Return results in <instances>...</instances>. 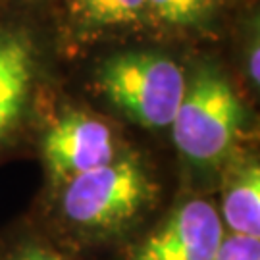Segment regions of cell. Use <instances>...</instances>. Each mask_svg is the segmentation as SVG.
Here are the masks:
<instances>
[{
  "label": "cell",
  "mask_w": 260,
  "mask_h": 260,
  "mask_svg": "<svg viewBox=\"0 0 260 260\" xmlns=\"http://www.w3.org/2000/svg\"><path fill=\"white\" fill-rule=\"evenodd\" d=\"M160 185L149 162L129 149L110 164L94 168L47 191L50 232L64 247L101 249L123 241L158 203Z\"/></svg>",
  "instance_id": "obj_1"
},
{
  "label": "cell",
  "mask_w": 260,
  "mask_h": 260,
  "mask_svg": "<svg viewBox=\"0 0 260 260\" xmlns=\"http://www.w3.org/2000/svg\"><path fill=\"white\" fill-rule=\"evenodd\" d=\"M56 56L47 2L0 0V158L47 120Z\"/></svg>",
  "instance_id": "obj_2"
},
{
  "label": "cell",
  "mask_w": 260,
  "mask_h": 260,
  "mask_svg": "<svg viewBox=\"0 0 260 260\" xmlns=\"http://www.w3.org/2000/svg\"><path fill=\"white\" fill-rule=\"evenodd\" d=\"M187 66L156 45L116 47L91 70L93 91L131 123L170 129L185 93Z\"/></svg>",
  "instance_id": "obj_3"
},
{
  "label": "cell",
  "mask_w": 260,
  "mask_h": 260,
  "mask_svg": "<svg viewBox=\"0 0 260 260\" xmlns=\"http://www.w3.org/2000/svg\"><path fill=\"white\" fill-rule=\"evenodd\" d=\"M245 108L228 72L214 58L187 66L185 93L170 125L177 152L199 172H220L239 149Z\"/></svg>",
  "instance_id": "obj_4"
},
{
  "label": "cell",
  "mask_w": 260,
  "mask_h": 260,
  "mask_svg": "<svg viewBox=\"0 0 260 260\" xmlns=\"http://www.w3.org/2000/svg\"><path fill=\"white\" fill-rule=\"evenodd\" d=\"M131 145L121 129L99 112L77 104H62L43 123L41 160L47 191L72 177L110 164Z\"/></svg>",
  "instance_id": "obj_5"
},
{
  "label": "cell",
  "mask_w": 260,
  "mask_h": 260,
  "mask_svg": "<svg viewBox=\"0 0 260 260\" xmlns=\"http://www.w3.org/2000/svg\"><path fill=\"white\" fill-rule=\"evenodd\" d=\"M58 56L156 41L147 0H48Z\"/></svg>",
  "instance_id": "obj_6"
},
{
  "label": "cell",
  "mask_w": 260,
  "mask_h": 260,
  "mask_svg": "<svg viewBox=\"0 0 260 260\" xmlns=\"http://www.w3.org/2000/svg\"><path fill=\"white\" fill-rule=\"evenodd\" d=\"M223 237L216 205L193 197L174 206L139 241L127 245L125 260H212Z\"/></svg>",
  "instance_id": "obj_7"
},
{
  "label": "cell",
  "mask_w": 260,
  "mask_h": 260,
  "mask_svg": "<svg viewBox=\"0 0 260 260\" xmlns=\"http://www.w3.org/2000/svg\"><path fill=\"white\" fill-rule=\"evenodd\" d=\"M220 218L225 233L260 237V166L256 154L237 149L222 166Z\"/></svg>",
  "instance_id": "obj_8"
},
{
  "label": "cell",
  "mask_w": 260,
  "mask_h": 260,
  "mask_svg": "<svg viewBox=\"0 0 260 260\" xmlns=\"http://www.w3.org/2000/svg\"><path fill=\"white\" fill-rule=\"evenodd\" d=\"M233 0H147L156 41H206L222 31Z\"/></svg>",
  "instance_id": "obj_9"
},
{
  "label": "cell",
  "mask_w": 260,
  "mask_h": 260,
  "mask_svg": "<svg viewBox=\"0 0 260 260\" xmlns=\"http://www.w3.org/2000/svg\"><path fill=\"white\" fill-rule=\"evenodd\" d=\"M0 260H70L52 235L35 225H19L0 237Z\"/></svg>",
  "instance_id": "obj_10"
},
{
  "label": "cell",
  "mask_w": 260,
  "mask_h": 260,
  "mask_svg": "<svg viewBox=\"0 0 260 260\" xmlns=\"http://www.w3.org/2000/svg\"><path fill=\"white\" fill-rule=\"evenodd\" d=\"M235 21H237L235 23V47H237V56L241 62V72L249 87L258 91L260 18L256 4H249Z\"/></svg>",
  "instance_id": "obj_11"
},
{
  "label": "cell",
  "mask_w": 260,
  "mask_h": 260,
  "mask_svg": "<svg viewBox=\"0 0 260 260\" xmlns=\"http://www.w3.org/2000/svg\"><path fill=\"white\" fill-rule=\"evenodd\" d=\"M212 260H260V239L249 235L225 233Z\"/></svg>",
  "instance_id": "obj_12"
},
{
  "label": "cell",
  "mask_w": 260,
  "mask_h": 260,
  "mask_svg": "<svg viewBox=\"0 0 260 260\" xmlns=\"http://www.w3.org/2000/svg\"><path fill=\"white\" fill-rule=\"evenodd\" d=\"M39 2H48V0H39Z\"/></svg>",
  "instance_id": "obj_13"
}]
</instances>
